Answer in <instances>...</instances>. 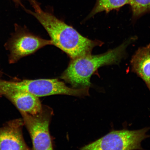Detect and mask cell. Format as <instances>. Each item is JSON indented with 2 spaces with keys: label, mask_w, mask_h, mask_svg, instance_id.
<instances>
[{
  "label": "cell",
  "mask_w": 150,
  "mask_h": 150,
  "mask_svg": "<svg viewBox=\"0 0 150 150\" xmlns=\"http://www.w3.org/2000/svg\"><path fill=\"white\" fill-rule=\"evenodd\" d=\"M25 9L35 16L46 29L52 45L64 52L71 59L91 54L94 48L103 44L82 36L72 27L41 8L34 12Z\"/></svg>",
  "instance_id": "1"
},
{
  "label": "cell",
  "mask_w": 150,
  "mask_h": 150,
  "mask_svg": "<svg viewBox=\"0 0 150 150\" xmlns=\"http://www.w3.org/2000/svg\"><path fill=\"white\" fill-rule=\"evenodd\" d=\"M134 39L131 38L117 47L100 55L91 54L71 59L61 78L74 88H90L91 76L97 69L119 63L125 57L127 47Z\"/></svg>",
  "instance_id": "2"
},
{
  "label": "cell",
  "mask_w": 150,
  "mask_h": 150,
  "mask_svg": "<svg viewBox=\"0 0 150 150\" xmlns=\"http://www.w3.org/2000/svg\"><path fill=\"white\" fill-rule=\"evenodd\" d=\"M89 87L72 88L57 79L24 80L17 81L0 80V95L6 92L22 91L38 97L55 95H65L83 97L89 95Z\"/></svg>",
  "instance_id": "3"
},
{
  "label": "cell",
  "mask_w": 150,
  "mask_h": 150,
  "mask_svg": "<svg viewBox=\"0 0 150 150\" xmlns=\"http://www.w3.org/2000/svg\"><path fill=\"white\" fill-rule=\"evenodd\" d=\"M150 129V127H148L137 130L112 131L92 143L84 146L81 149H142L141 142L150 137L146 134Z\"/></svg>",
  "instance_id": "4"
},
{
  "label": "cell",
  "mask_w": 150,
  "mask_h": 150,
  "mask_svg": "<svg viewBox=\"0 0 150 150\" xmlns=\"http://www.w3.org/2000/svg\"><path fill=\"white\" fill-rule=\"evenodd\" d=\"M30 135L34 150L53 149L49 132V125L53 114L50 107L42 106V110L35 115L20 112Z\"/></svg>",
  "instance_id": "5"
},
{
  "label": "cell",
  "mask_w": 150,
  "mask_h": 150,
  "mask_svg": "<svg viewBox=\"0 0 150 150\" xmlns=\"http://www.w3.org/2000/svg\"><path fill=\"white\" fill-rule=\"evenodd\" d=\"M52 45L51 40H47L25 31L19 33L9 45V62L14 63L22 58L34 53L48 45Z\"/></svg>",
  "instance_id": "6"
},
{
  "label": "cell",
  "mask_w": 150,
  "mask_h": 150,
  "mask_svg": "<svg viewBox=\"0 0 150 150\" xmlns=\"http://www.w3.org/2000/svg\"><path fill=\"white\" fill-rule=\"evenodd\" d=\"M23 119L12 120L0 127V150H29L23 137Z\"/></svg>",
  "instance_id": "7"
},
{
  "label": "cell",
  "mask_w": 150,
  "mask_h": 150,
  "mask_svg": "<svg viewBox=\"0 0 150 150\" xmlns=\"http://www.w3.org/2000/svg\"><path fill=\"white\" fill-rule=\"evenodd\" d=\"M2 95L10 100L20 112L34 115L42 110V106L39 97L28 92L10 91L4 93Z\"/></svg>",
  "instance_id": "8"
},
{
  "label": "cell",
  "mask_w": 150,
  "mask_h": 150,
  "mask_svg": "<svg viewBox=\"0 0 150 150\" xmlns=\"http://www.w3.org/2000/svg\"><path fill=\"white\" fill-rule=\"evenodd\" d=\"M131 64L133 72L143 80L150 91V44L139 49Z\"/></svg>",
  "instance_id": "9"
},
{
  "label": "cell",
  "mask_w": 150,
  "mask_h": 150,
  "mask_svg": "<svg viewBox=\"0 0 150 150\" xmlns=\"http://www.w3.org/2000/svg\"><path fill=\"white\" fill-rule=\"evenodd\" d=\"M129 4V0H96V3L87 18L92 17L99 13L110 11L119 9L123 6Z\"/></svg>",
  "instance_id": "10"
},
{
  "label": "cell",
  "mask_w": 150,
  "mask_h": 150,
  "mask_svg": "<svg viewBox=\"0 0 150 150\" xmlns=\"http://www.w3.org/2000/svg\"><path fill=\"white\" fill-rule=\"evenodd\" d=\"M133 16L138 18L150 11V0H129Z\"/></svg>",
  "instance_id": "11"
},
{
  "label": "cell",
  "mask_w": 150,
  "mask_h": 150,
  "mask_svg": "<svg viewBox=\"0 0 150 150\" xmlns=\"http://www.w3.org/2000/svg\"><path fill=\"white\" fill-rule=\"evenodd\" d=\"M29 3L30 4L35 10H37L41 8L40 5L38 2L36 0H28Z\"/></svg>",
  "instance_id": "12"
},
{
  "label": "cell",
  "mask_w": 150,
  "mask_h": 150,
  "mask_svg": "<svg viewBox=\"0 0 150 150\" xmlns=\"http://www.w3.org/2000/svg\"><path fill=\"white\" fill-rule=\"evenodd\" d=\"M12 1H13L15 3H16V5H20L21 6L24 7V6H23V4H22L21 1H20V0H12Z\"/></svg>",
  "instance_id": "13"
}]
</instances>
